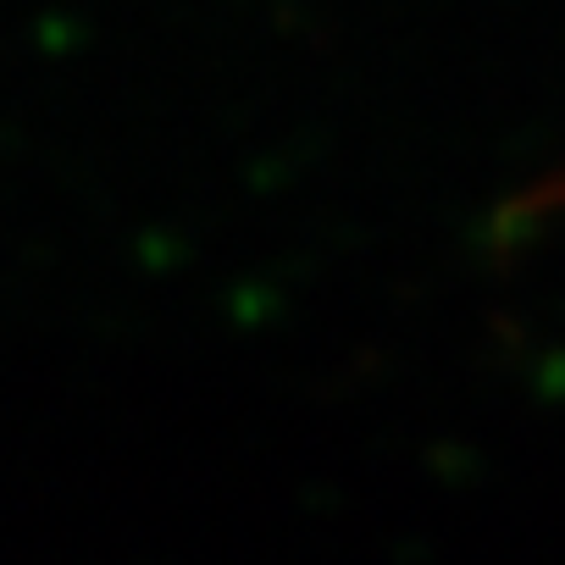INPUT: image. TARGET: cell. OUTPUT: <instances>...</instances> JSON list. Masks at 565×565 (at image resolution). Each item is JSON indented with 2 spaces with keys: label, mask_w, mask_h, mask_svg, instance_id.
I'll return each mask as SVG.
<instances>
[{
  "label": "cell",
  "mask_w": 565,
  "mask_h": 565,
  "mask_svg": "<svg viewBox=\"0 0 565 565\" xmlns=\"http://www.w3.org/2000/svg\"><path fill=\"white\" fill-rule=\"evenodd\" d=\"M521 205H526V211H543V205H565V183H554V189H537V194H526Z\"/></svg>",
  "instance_id": "obj_1"
}]
</instances>
